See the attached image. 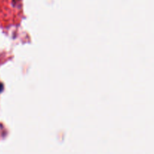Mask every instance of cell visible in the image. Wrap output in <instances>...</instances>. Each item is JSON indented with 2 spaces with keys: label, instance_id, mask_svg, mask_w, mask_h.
Instances as JSON below:
<instances>
[{
  "label": "cell",
  "instance_id": "cell-1",
  "mask_svg": "<svg viewBox=\"0 0 154 154\" xmlns=\"http://www.w3.org/2000/svg\"><path fill=\"white\" fill-rule=\"evenodd\" d=\"M3 89H4V86H3V84L2 83H0V93L2 92Z\"/></svg>",
  "mask_w": 154,
  "mask_h": 154
}]
</instances>
